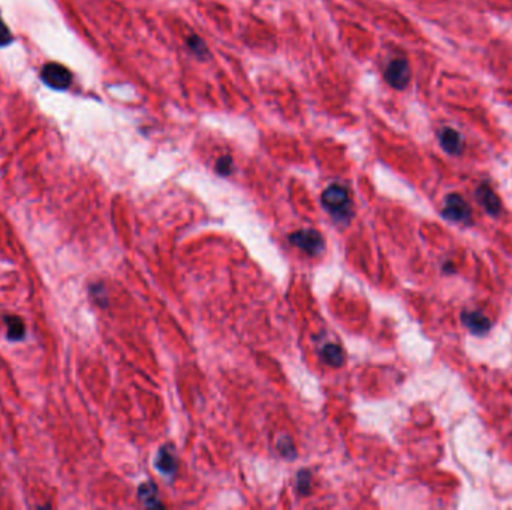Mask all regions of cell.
Returning a JSON list of instances; mask_svg holds the SVG:
<instances>
[{"label":"cell","instance_id":"obj_13","mask_svg":"<svg viewBox=\"0 0 512 510\" xmlns=\"http://www.w3.org/2000/svg\"><path fill=\"white\" fill-rule=\"evenodd\" d=\"M11 42H12V34L6 27L5 21L2 20V15H0V46H6Z\"/></svg>","mask_w":512,"mask_h":510},{"label":"cell","instance_id":"obj_8","mask_svg":"<svg viewBox=\"0 0 512 510\" xmlns=\"http://www.w3.org/2000/svg\"><path fill=\"white\" fill-rule=\"evenodd\" d=\"M463 322L475 334H486L491 328L490 320L479 312L463 313Z\"/></svg>","mask_w":512,"mask_h":510},{"label":"cell","instance_id":"obj_7","mask_svg":"<svg viewBox=\"0 0 512 510\" xmlns=\"http://www.w3.org/2000/svg\"><path fill=\"white\" fill-rule=\"evenodd\" d=\"M476 198L481 203V205L487 210V213H490L493 215H498L501 213V208H502L501 200L487 183H483L476 189Z\"/></svg>","mask_w":512,"mask_h":510},{"label":"cell","instance_id":"obj_9","mask_svg":"<svg viewBox=\"0 0 512 510\" xmlns=\"http://www.w3.org/2000/svg\"><path fill=\"white\" fill-rule=\"evenodd\" d=\"M4 322L6 325V337L14 343H19L26 337V327L21 317L19 316H5Z\"/></svg>","mask_w":512,"mask_h":510},{"label":"cell","instance_id":"obj_11","mask_svg":"<svg viewBox=\"0 0 512 510\" xmlns=\"http://www.w3.org/2000/svg\"><path fill=\"white\" fill-rule=\"evenodd\" d=\"M138 496H139V500H141L149 507H154V506L159 507L161 506V503L156 501L158 489H156V486H154V484L141 485V488H139V491H138Z\"/></svg>","mask_w":512,"mask_h":510},{"label":"cell","instance_id":"obj_4","mask_svg":"<svg viewBox=\"0 0 512 510\" xmlns=\"http://www.w3.org/2000/svg\"><path fill=\"white\" fill-rule=\"evenodd\" d=\"M442 214L448 220L466 223L471 220L472 211L469 204L460 195H449L445 199V207L442 210Z\"/></svg>","mask_w":512,"mask_h":510},{"label":"cell","instance_id":"obj_12","mask_svg":"<svg viewBox=\"0 0 512 510\" xmlns=\"http://www.w3.org/2000/svg\"><path fill=\"white\" fill-rule=\"evenodd\" d=\"M158 469L166 474L174 473L176 470V464H174V458L171 457L168 452L162 451L159 454V459H158Z\"/></svg>","mask_w":512,"mask_h":510},{"label":"cell","instance_id":"obj_1","mask_svg":"<svg viewBox=\"0 0 512 510\" xmlns=\"http://www.w3.org/2000/svg\"><path fill=\"white\" fill-rule=\"evenodd\" d=\"M322 204L336 219L341 220L349 218L351 199L348 190L341 188V185H330V188L322 193Z\"/></svg>","mask_w":512,"mask_h":510},{"label":"cell","instance_id":"obj_2","mask_svg":"<svg viewBox=\"0 0 512 510\" xmlns=\"http://www.w3.org/2000/svg\"><path fill=\"white\" fill-rule=\"evenodd\" d=\"M385 80L397 90L406 88L411 81V68L408 60L403 57L393 58L385 69Z\"/></svg>","mask_w":512,"mask_h":510},{"label":"cell","instance_id":"obj_6","mask_svg":"<svg viewBox=\"0 0 512 510\" xmlns=\"http://www.w3.org/2000/svg\"><path fill=\"white\" fill-rule=\"evenodd\" d=\"M438 139H439L441 147L448 154H453V156H458V154H461V151L464 148L463 136L460 135L458 131H456L453 128H442L438 133Z\"/></svg>","mask_w":512,"mask_h":510},{"label":"cell","instance_id":"obj_14","mask_svg":"<svg viewBox=\"0 0 512 510\" xmlns=\"http://www.w3.org/2000/svg\"><path fill=\"white\" fill-rule=\"evenodd\" d=\"M231 169H232V160L229 158H222L219 162H217V171L221 174L226 175L231 173Z\"/></svg>","mask_w":512,"mask_h":510},{"label":"cell","instance_id":"obj_5","mask_svg":"<svg viewBox=\"0 0 512 510\" xmlns=\"http://www.w3.org/2000/svg\"><path fill=\"white\" fill-rule=\"evenodd\" d=\"M291 243L300 247L308 255H318L323 249V240L319 232L313 229H301L291 235Z\"/></svg>","mask_w":512,"mask_h":510},{"label":"cell","instance_id":"obj_10","mask_svg":"<svg viewBox=\"0 0 512 510\" xmlns=\"http://www.w3.org/2000/svg\"><path fill=\"white\" fill-rule=\"evenodd\" d=\"M322 358L333 367H340L343 364V352L336 345H327L322 349Z\"/></svg>","mask_w":512,"mask_h":510},{"label":"cell","instance_id":"obj_3","mask_svg":"<svg viewBox=\"0 0 512 510\" xmlns=\"http://www.w3.org/2000/svg\"><path fill=\"white\" fill-rule=\"evenodd\" d=\"M41 80L50 88L66 90L71 86L72 75L65 66H61L59 63H49L42 68Z\"/></svg>","mask_w":512,"mask_h":510}]
</instances>
